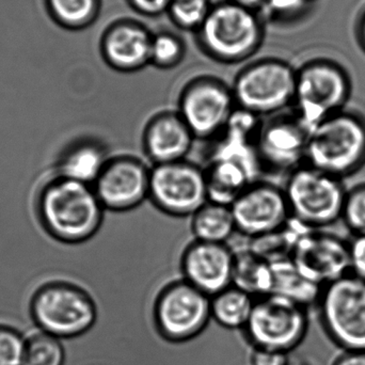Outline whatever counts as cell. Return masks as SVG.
<instances>
[{
  "instance_id": "obj_1",
  "label": "cell",
  "mask_w": 365,
  "mask_h": 365,
  "mask_svg": "<svg viewBox=\"0 0 365 365\" xmlns=\"http://www.w3.org/2000/svg\"><path fill=\"white\" fill-rule=\"evenodd\" d=\"M105 210L92 185L58 175L38 195V214L43 227L64 244L91 240L102 227Z\"/></svg>"
},
{
  "instance_id": "obj_2",
  "label": "cell",
  "mask_w": 365,
  "mask_h": 365,
  "mask_svg": "<svg viewBox=\"0 0 365 365\" xmlns=\"http://www.w3.org/2000/svg\"><path fill=\"white\" fill-rule=\"evenodd\" d=\"M306 164L343 180L365 166V115L343 109L311 130Z\"/></svg>"
},
{
  "instance_id": "obj_3",
  "label": "cell",
  "mask_w": 365,
  "mask_h": 365,
  "mask_svg": "<svg viewBox=\"0 0 365 365\" xmlns=\"http://www.w3.org/2000/svg\"><path fill=\"white\" fill-rule=\"evenodd\" d=\"M195 34L200 48L215 61L240 63L261 47L263 21L257 11L227 0L212 6Z\"/></svg>"
},
{
  "instance_id": "obj_4",
  "label": "cell",
  "mask_w": 365,
  "mask_h": 365,
  "mask_svg": "<svg viewBox=\"0 0 365 365\" xmlns=\"http://www.w3.org/2000/svg\"><path fill=\"white\" fill-rule=\"evenodd\" d=\"M353 92L346 68L330 58H315L297 68L292 110L312 130L326 118L346 108Z\"/></svg>"
},
{
  "instance_id": "obj_5",
  "label": "cell",
  "mask_w": 365,
  "mask_h": 365,
  "mask_svg": "<svg viewBox=\"0 0 365 365\" xmlns=\"http://www.w3.org/2000/svg\"><path fill=\"white\" fill-rule=\"evenodd\" d=\"M30 315L42 332L60 340L87 334L98 319V308L83 287L53 281L36 289L30 302Z\"/></svg>"
},
{
  "instance_id": "obj_6",
  "label": "cell",
  "mask_w": 365,
  "mask_h": 365,
  "mask_svg": "<svg viewBox=\"0 0 365 365\" xmlns=\"http://www.w3.org/2000/svg\"><path fill=\"white\" fill-rule=\"evenodd\" d=\"M283 189L292 217L302 225L324 230L342 220L349 190L343 180L304 164L287 175Z\"/></svg>"
},
{
  "instance_id": "obj_7",
  "label": "cell",
  "mask_w": 365,
  "mask_h": 365,
  "mask_svg": "<svg viewBox=\"0 0 365 365\" xmlns=\"http://www.w3.org/2000/svg\"><path fill=\"white\" fill-rule=\"evenodd\" d=\"M297 68L274 58L259 60L242 68L232 91L236 106L259 118L289 110L295 100Z\"/></svg>"
},
{
  "instance_id": "obj_8",
  "label": "cell",
  "mask_w": 365,
  "mask_h": 365,
  "mask_svg": "<svg viewBox=\"0 0 365 365\" xmlns=\"http://www.w3.org/2000/svg\"><path fill=\"white\" fill-rule=\"evenodd\" d=\"M330 340L344 351H365V282L349 274L322 289L317 304Z\"/></svg>"
},
{
  "instance_id": "obj_9",
  "label": "cell",
  "mask_w": 365,
  "mask_h": 365,
  "mask_svg": "<svg viewBox=\"0 0 365 365\" xmlns=\"http://www.w3.org/2000/svg\"><path fill=\"white\" fill-rule=\"evenodd\" d=\"M308 329L306 307L270 294L255 299L250 319L242 330L253 349L289 354L302 344Z\"/></svg>"
},
{
  "instance_id": "obj_10",
  "label": "cell",
  "mask_w": 365,
  "mask_h": 365,
  "mask_svg": "<svg viewBox=\"0 0 365 365\" xmlns=\"http://www.w3.org/2000/svg\"><path fill=\"white\" fill-rule=\"evenodd\" d=\"M210 299L184 279L167 284L153 307L154 324L160 336L171 343L197 338L212 319Z\"/></svg>"
},
{
  "instance_id": "obj_11",
  "label": "cell",
  "mask_w": 365,
  "mask_h": 365,
  "mask_svg": "<svg viewBox=\"0 0 365 365\" xmlns=\"http://www.w3.org/2000/svg\"><path fill=\"white\" fill-rule=\"evenodd\" d=\"M178 106V113L199 140L216 139L237 108L232 87L212 76L189 81Z\"/></svg>"
},
{
  "instance_id": "obj_12",
  "label": "cell",
  "mask_w": 365,
  "mask_h": 365,
  "mask_svg": "<svg viewBox=\"0 0 365 365\" xmlns=\"http://www.w3.org/2000/svg\"><path fill=\"white\" fill-rule=\"evenodd\" d=\"M149 200L169 216H192L208 201L204 168L187 160L154 165Z\"/></svg>"
},
{
  "instance_id": "obj_13",
  "label": "cell",
  "mask_w": 365,
  "mask_h": 365,
  "mask_svg": "<svg viewBox=\"0 0 365 365\" xmlns=\"http://www.w3.org/2000/svg\"><path fill=\"white\" fill-rule=\"evenodd\" d=\"M310 133L292 109L263 120L257 140L262 169L287 175L306 164Z\"/></svg>"
},
{
  "instance_id": "obj_14",
  "label": "cell",
  "mask_w": 365,
  "mask_h": 365,
  "mask_svg": "<svg viewBox=\"0 0 365 365\" xmlns=\"http://www.w3.org/2000/svg\"><path fill=\"white\" fill-rule=\"evenodd\" d=\"M237 233L249 240L272 233L292 219L283 187L253 182L231 205Z\"/></svg>"
},
{
  "instance_id": "obj_15",
  "label": "cell",
  "mask_w": 365,
  "mask_h": 365,
  "mask_svg": "<svg viewBox=\"0 0 365 365\" xmlns=\"http://www.w3.org/2000/svg\"><path fill=\"white\" fill-rule=\"evenodd\" d=\"M151 168L136 156L119 155L109 158L93 184L105 210L130 212L149 199Z\"/></svg>"
},
{
  "instance_id": "obj_16",
  "label": "cell",
  "mask_w": 365,
  "mask_h": 365,
  "mask_svg": "<svg viewBox=\"0 0 365 365\" xmlns=\"http://www.w3.org/2000/svg\"><path fill=\"white\" fill-rule=\"evenodd\" d=\"M291 259L304 276L321 287L351 274L349 240L325 230L307 229Z\"/></svg>"
},
{
  "instance_id": "obj_17",
  "label": "cell",
  "mask_w": 365,
  "mask_h": 365,
  "mask_svg": "<svg viewBox=\"0 0 365 365\" xmlns=\"http://www.w3.org/2000/svg\"><path fill=\"white\" fill-rule=\"evenodd\" d=\"M234 264L235 251L227 244L193 240L182 255V279L212 298L233 284Z\"/></svg>"
},
{
  "instance_id": "obj_18",
  "label": "cell",
  "mask_w": 365,
  "mask_h": 365,
  "mask_svg": "<svg viewBox=\"0 0 365 365\" xmlns=\"http://www.w3.org/2000/svg\"><path fill=\"white\" fill-rule=\"evenodd\" d=\"M153 34L130 19L115 21L105 29L100 42L105 63L121 73H133L151 64Z\"/></svg>"
},
{
  "instance_id": "obj_19",
  "label": "cell",
  "mask_w": 365,
  "mask_h": 365,
  "mask_svg": "<svg viewBox=\"0 0 365 365\" xmlns=\"http://www.w3.org/2000/svg\"><path fill=\"white\" fill-rule=\"evenodd\" d=\"M195 140V135L178 110L156 113L143 133V152L153 166L186 160Z\"/></svg>"
},
{
  "instance_id": "obj_20",
  "label": "cell",
  "mask_w": 365,
  "mask_h": 365,
  "mask_svg": "<svg viewBox=\"0 0 365 365\" xmlns=\"http://www.w3.org/2000/svg\"><path fill=\"white\" fill-rule=\"evenodd\" d=\"M205 171L208 201L231 206L235 200L257 181L259 167L242 158L221 156L210 158Z\"/></svg>"
},
{
  "instance_id": "obj_21",
  "label": "cell",
  "mask_w": 365,
  "mask_h": 365,
  "mask_svg": "<svg viewBox=\"0 0 365 365\" xmlns=\"http://www.w3.org/2000/svg\"><path fill=\"white\" fill-rule=\"evenodd\" d=\"M110 156L96 139H81L72 143L58 160V177L93 186Z\"/></svg>"
},
{
  "instance_id": "obj_22",
  "label": "cell",
  "mask_w": 365,
  "mask_h": 365,
  "mask_svg": "<svg viewBox=\"0 0 365 365\" xmlns=\"http://www.w3.org/2000/svg\"><path fill=\"white\" fill-rule=\"evenodd\" d=\"M272 266V293L302 304L307 309L317 306L324 287L304 276L292 259H283Z\"/></svg>"
},
{
  "instance_id": "obj_23",
  "label": "cell",
  "mask_w": 365,
  "mask_h": 365,
  "mask_svg": "<svg viewBox=\"0 0 365 365\" xmlns=\"http://www.w3.org/2000/svg\"><path fill=\"white\" fill-rule=\"evenodd\" d=\"M191 232L195 240L227 244L237 233L231 206L207 201L191 216Z\"/></svg>"
},
{
  "instance_id": "obj_24",
  "label": "cell",
  "mask_w": 365,
  "mask_h": 365,
  "mask_svg": "<svg viewBox=\"0 0 365 365\" xmlns=\"http://www.w3.org/2000/svg\"><path fill=\"white\" fill-rule=\"evenodd\" d=\"M272 266L247 247L235 252L233 284L255 299L272 293Z\"/></svg>"
},
{
  "instance_id": "obj_25",
  "label": "cell",
  "mask_w": 365,
  "mask_h": 365,
  "mask_svg": "<svg viewBox=\"0 0 365 365\" xmlns=\"http://www.w3.org/2000/svg\"><path fill=\"white\" fill-rule=\"evenodd\" d=\"M212 302V319L225 329H244L250 319L255 299L246 292L231 285L215 295Z\"/></svg>"
},
{
  "instance_id": "obj_26",
  "label": "cell",
  "mask_w": 365,
  "mask_h": 365,
  "mask_svg": "<svg viewBox=\"0 0 365 365\" xmlns=\"http://www.w3.org/2000/svg\"><path fill=\"white\" fill-rule=\"evenodd\" d=\"M307 229L309 227L292 217L291 220L281 229L249 240L248 248L268 263H278L283 259H291L296 242Z\"/></svg>"
},
{
  "instance_id": "obj_27",
  "label": "cell",
  "mask_w": 365,
  "mask_h": 365,
  "mask_svg": "<svg viewBox=\"0 0 365 365\" xmlns=\"http://www.w3.org/2000/svg\"><path fill=\"white\" fill-rule=\"evenodd\" d=\"M51 21L62 29L81 31L93 25L101 12L102 0H44Z\"/></svg>"
},
{
  "instance_id": "obj_28",
  "label": "cell",
  "mask_w": 365,
  "mask_h": 365,
  "mask_svg": "<svg viewBox=\"0 0 365 365\" xmlns=\"http://www.w3.org/2000/svg\"><path fill=\"white\" fill-rule=\"evenodd\" d=\"M66 351L59 339L41 332L26 342L23 365H63Z\"/></svg>"
},
{
  "instance_id": "obj_29",
  "label": "cell",
  "mask_w": 365,
  "mask_h": 365,
  "mask_svg": "<svg viewBox=\"0 0 365 365\" xmlns=\"http://www.w3.org/2000/svg\"><path fill=\"white\" fill-rule=\"evenodd\" d=\"M212 8L210 0H173L167 13L180 29L197 32Z\"/></svg>"
},
{
  "instance_id": "obj_30",
  "label": "cell",
  "mask_w": 365,
  "mask_h": 365,
  "mask_svg": "<svg viewBox=\"0 0 365 365\" xmlns=\"http://www.w3.org/2000/svg\"><path fill=\"white\" fill-rule=\"evenodd\" d=\"M185 56V45L181 38L171 32L153 34L151 44V64L163 70L175 68Z\"/></svg>"
},
{
  "instance_id": "obj_31",
  "label": "cell",
  "mask_w": 365,
  "mask_h": 365,
  "mask_svg": "<svg viewBox=\"0 0 365 365\" xmlns=\"http://www.w3.org/2000/svg\"><path fill=\"white\" fill-rule=\"evenodd\" d=\"M342 221L353 235H365V182L347 190Z\"/></svg>"
},
{
  "instance_id": "obj_32",
  "label": "cell",
  "mask_w": 365,
  "mask_h": 365,
  "mask_svg": "<svg viewBox=\"0 0 365 365\" xmlns=\"http://www.w3.org/2000/svg\"><path fill=\"white\" fill-rule=\"evenodd\" d=\"M26 342L14 328L0 325V365H23Z\"/></svg>"
},
{
  "instance_id": "obj_33",
  "label": "cell",
  "mask_w": 365,
  "mask_h": 365,
  "mask_svg": "<svg viewBox=\"0 0 365 365\" xmlns=\"http://www.w3.org/2000/svg\"><path fill=\"white\" fill-rule=\"evenodd\" d=\"M311 0H266L259 10L270 21H291L306 12Z\"/></svg>"
},
{
  "instance_id": "obj_34",
  "label": "cell",
  "mask_w": 365,
  "mask_h": 365,
  "mask_svg": "<svg viewBox=\"0 0 365 365\" xmlns=\"http://www.w3.org/2000/svg\"><path fill=\"white\" fill-rule=\"evenodd\" d=\"M349 247L351 274L365 282V235H351Z\"/></svg>"
},
{
  "instance_id": "obj_35",
  "label": "cell",
  "mask_w": 365,
  "mask_h": 365,
  "mask_svg": "<svg viewBox=\"0 0 365 365\" xmlns=\"http://www.w3.org/2000/svg\"><path fill=\"white\" fill-rule=\"evenodd\" d=\"M250 360L251 365H289L292 362L289 354L262 349H253Z\"/></svg>"
},
{
  "instance_id": "obj_36",
  "label": "cell",
  "mask_w": 365,
  "mask_h": 365,
  "mask_svg": "<svg viewBox=\"0 0 365 365\" xmlns=\"http://www.w3.org/2000/svg\"><path fill=\"white\" fill-rule=\"evenodd\" d=\"M128 2L139 14L153 17L168 12L173 0H128Z\"/></svg>"
},
{
  "instance_id": "obj_37",
  "label": "cell",
  "mask_w": 365,
  "mask_h": 365,
  "mask_svg": "<svg viewBox=\"0 0 365 365\" xmlns=\"http://www.w3.org/2000/svg\"><path fill=\"white\" fill-rule=\"evenodd\" d=\"M332 365H365V351H344Z\"/></svg>"
},
{
  "instance_id": "obj_38",
  "label": "cell",
  "mask_w": 365,
  "mask_h": 365,
  "mask_svg": "<svg viewBox=\"0 0 365 365\" xmlns=\"http://www.w3.org/2000/svg\"><path fill=\"white\" fill-rule=\"evenodd\" d=\"M356 38H357L358 44L365 53V8L360 13L356 24Z\"/></svg>"
},
{
  "instance_id": "obj_39",
  "label": "cell",
  "mask_w": 365,
  "mask_h": 365,
  "mask_svg": "<svg viewBox=\"0 0 365 365\" xmlns=\"http://www.w3.org/2000/svg\"><path fill=\"white\" fill-rule=\"evenodd\" d=\"M230 1H233L235 4H240V6L257 11L262 8L266 0H230Z\"/></svg>"
},
{
  "instance_id": "obj_40",
  "label": "cell",
  "mask_w": 365,
  "mask_h": 365,
  "mask_svg": "<svg viewBox=\"0 0 365 365\" xmlns=\"http://www.w3.org/2000/svg\"><path fill=\"white\" fill-rule=\"evenodd\" d=\"M289 365H307V364H304V362L293 361V360H292L291 364H289Z\"/></svg>"
},
{
  "instance_id": "obj_41",
  "label": "cell",
  "mask_w": 365,
  "mask_h": 365,
  "mask_svg": "<svg viewBox=\"0 0 365 365\" xmlns=\"http://www.w3.org/2000/svg\"><path fill=\"white\" fill-rule=\"evenodd\" d=\"M311 1H314V0H311Z\"/></svg>"
}]
</instances>
